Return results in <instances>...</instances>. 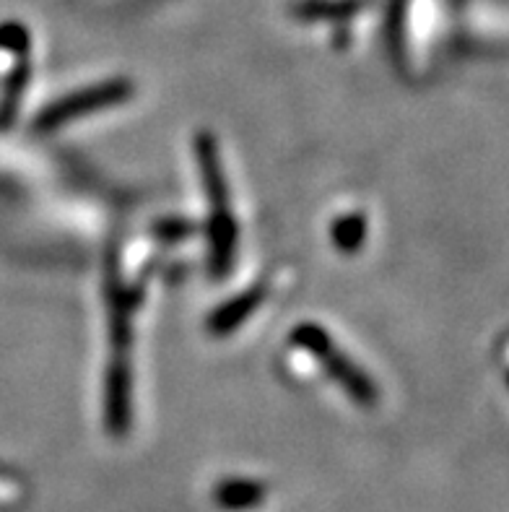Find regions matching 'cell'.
Segmentation results:
<instances>
[{
	"instance_id": "obj_1",
	"label": "cell",
	"mask_w": 509,
	"mask_h": 512,
	"mask_svg": "<svg viewBox=\"0 0 509 512\" xmlns=\"http://www.w3.org/2000/svg\"><path fill=\"white\" fill-rule=\"evenodd\" d=\"M195 159H198L203 188H206L208 203H211V219H208V234H211V273L216 279H221L234 266V253H237V221H234L232 206H229V188H226L219 146H216L211 133H198L195 136Z\"/></svg>"
},
{
	"instance_id": "obj_2",
	"label": "cell",
	"mask_w": 509,
	"mask_h": 512,
	"mask_svg": "<svg viewBox=\"0 0 509 512\" xmlns=\"http://www.w3.org/2000/svg\"><path fill=\"white\" fill-rule=\"evenodd\" d=\"M291 344L304 349L307 354L323 362L325 372H328L348 396L354 398L359 406H374L380 393H377V385L372 383V377L367 372H361L354 362L348 357H343L341 351L336 349L333 338L315 323H302L291 331Z\"/></svg>"
},
{
	"instance_id": "obj_3",
	"label": "cell",
	"mask_w": 509,
	"mask_h": 512,
	"mask_svg": "<svg viewBox=\"0 0 509 512\" xmlns=\"http://www.w3.org/2000/svg\"><path fill=\"white\" fill-rule=\"evenodd\" d=\"M133 97V84L125 81V78H112V81H104L97 86H86L81 91H73L68 97L58 99L55 104L45 107L39 112L34 128L47 133V130H58L63 125L73 123L76 117L91 115V112L107 110V107H115V104H123Z\"/></svg>"
},
{
	"instance_id": "obj_4",
	"label": "cell",
	"mask_w": 509,
	"mask_h": 512,
	"mask_svg": "<svg viewBox=\"0 0 509 512\" xmlns=\"http://www.w3.org/2000/svg\"><path fill=\"white\" fill-rule=\"evenodd\" d=\"M104 419L112 435L123 437L130 424V364L128 357L115 354L104 383Z\"/></svg>"
},
{
	"instance_id": "obj_5",
	"label": "cell",
	"mask_w": 509,
	"mask_h": 512,
	"mask_svg": "<svg viewBox=\"0 0 509 512\" xmlns=\"http://www.w3.org/2000/svg\"><path fill=\"white\" fill-rule=\"evenodd\" d=\"M263 299L265 286L260 284L229 299L226 305H221L219 310L211 312V318H208V331H211V336H229V333L237 331L239 325L245 323L252 312L258 310Z\"/></svg>"
},
{
	"instance_id": "obj_6",
	"label": "cell",
	"mask_w": 509,
	"mask_h": 512,
	"mask_svg": "<svg viewBox=\"0 0 509 512\" xmlns=\"http://www.w3.org/2000/svg\"><path fill=\"white\" fill-rule=\"evenodd\" d=\"M330 237H333L341 253H356L364 237H367V221L359 214L341 216V219H336L333 229H330Z\"/></svg>"
},
{
	"instance_id": "obj_7",
	"label": "cell",
	"mask_w": 509,
	"mask_h": 512,
	"mask_svg": "<svg viewBox=\"0 0 509 512\" xmlns=\"http://www.w3.org/2000/svg\"><path fill=\"white\" fill-rule=\"evenodd\" d=\"M361 6V0H338V3H330V0H312V3H299L294 11L302 16V19H341L354 13Z\"/></svg>"
},
{
	"instance_id": "obj_8",
	"label": "cell",
	"mask_w": 509,
	"mask_h": 512,
	"mask_svg": "<svg viewBox=\"0 0 509 512\" xmlns=\"http://www.w3.org/2000/svg\"><path fill=\"white\" fill-rule=\"evenodd\" d=\"M26 84H29V63L24 60V63L11 73V81H8L6 99H3V104H0V125H8L13 117H16L21 104V94H24Z\"/></svg>"
},
{
	"instance_id": "obj_9",
	"label": "cell",
	"mask_w": 509,
	"mask_h": 512,
	"mask_svg": "<svg viewBox=\"0 0 509 512\" xmlns=\"http://www.w3.org/2000/svg\"><path fill=\"white\" fill-rule=\"evenodd\" d=\"M221 500L226 502V505H250V502L260 500V489L255 487V484H247V481H242V484H226L224 489H219Z\"/></svg>"
},
{
	"instance_id": "obj_10",
	"label": "cell",
	"mask_w": 509,
	"mask_h": 512,
	"mask_svg": "<svg viewBox=\"0 0 509 512\" xmlns=\"http://www.w3.org/2000/svg\"><path fill=\"white\" fill-rule=\"evenodd\" d=\"M0 47L11 50L13 55H26L29 50V34H26L24 26L19 24H6L0 29Z\"/></svg>"
},
{
	"instance_id": "obj_11",
	"label": "cell",
	"mask_w": 509,
	"mask_h": 512,
	"mask_svg": "<svg viewBox=\"0 0 509 512\" xmlns=\"http://www.w3.org/2000/svg\"><path fill=\"white\" fill-rule=\"evenodd\" d=\"M193 232H195V224H190V221H177V219L159 221V224L154 227V237H159L162 242L185 240V237H190Z\"/></svg>"
}]
</instances>
